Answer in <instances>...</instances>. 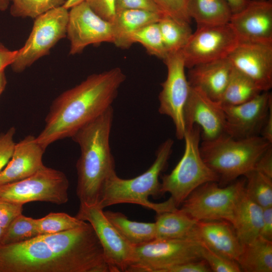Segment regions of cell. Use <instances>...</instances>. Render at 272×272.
Returning <instances> with one entry per match:
<instances>
[{
	"label": "cell",
	"instance_id": "3",
	"mask_svg": "<svg viewBox=\"0 0 272 272\" xmlns=\"http://www.w3.org/2000/svg\"><path fill=\"white\" fill-rule=\"evenodd\" d=\"M113 120L111 106L71 137L81 150L76 164L80 203L97 205L107 179L115 171L109 143Z\"/></svg>",
	"mask_w": 272,
	"mask_h": 272
},
{
	"label": "cell",
	"instance_id": "9",
	"mask_svg": "<svg viewBox=\"0 0 272 272\" xmlns=\"http://www.w3.org/2000/svg\"><path fill=\"white\" fill-rule=\"evenodd\" d=\"M202 259L200 245L191 238L155 239L134 247L127 272H163L169 267Z\"/></svg>",
	"mask_w": 272,
	"mask_h": 272
},
{
	"label": "cell",
	"instance_id": "29",
	"mask_svg": "<svg viewBox=\"0 0 272 272\" xmlns=\"http://www.w3.org/2000/svg\"><path fill=\"white\" fill-rule=\"evenodd\" d=\"M158 23L168 53L181 50L192 34L190 24L179 21L165 15Z\"/></svg>",
	"mask_w": 272,
	"mask_h": 272
},
{
	"label": "cell",
	"instance_id": "47",
	"mask_svg": "<svg viewBox=\"0 0 272 272\" xmlns=\"http://www.w3.org/2000/svg\"><path fill=\"white\" fill-rule=\"evenodd\" d=\"M85 0H66L63 7L68 10H70L72 7L81 3Z\"/></svg>",
	"mask_w": 272,
	"mask_h": 272
},
{
	"label": "cell",
	"instance_id": "37",
	"mask_svg": "<svg viewBox=\"0 0 272 272\" xmlns=\"http://www.w3.org/2000/svg\"><path fill=\"white\" fill-rule=\"evenodd\" d=\"M15 132V128L12 127L6 132L0 133V173L12 157L16 144L14 141Z\"/></svg>",
	"mask_w": 272,
	"mask_h": 272
},
{
	"label": "cell",
	"instance_id": "28",
	"mask_svg": "<svg viewBox=\"0 0 272 272\" xmlns=\"http://www.w3.org/2000/svg\"><path fill=\"white\" fill-rule=\"evenodd\" d=\"M261 92L251 79L233 67L225 89L218 102L222 106L236 105L250 100Z\"/></svg>",
	"mask_w": 272,
	"mask_h": 272
},
{
	"label": "cell",
	"instance_id": "50",
	"mask_svg": "<svg viewBox=\"0 0 272 272\" xmlns=\"http://www.w3.org/2000/svg\"><path fill=\"white\" fill-rule=\"evenodd\" d=\"M5 229L0 227V241L2 238V237L4 234Z\"/></svg>",
	"mask_w": 272,
	"mask_h": 272
},
{
	"label": "cell",
	"instance_id": "45",
	"mask_svg": "<svg viewBox=\"0 0 272 272\" xmlns=\"http://www.w3.org/2000/svg\"><path fill=\"white\" fill-rule=\"evenodd\" d=\"M260 135L269 143L272 144V106L269 109Z\"/></svg>",
	"mask_w": 272,
	"mask_h": 272
},
{
	"label": "cell",
	"instance_id": "22",
	"mask_svg": "<svg viewBox=\"0 0 272 272\" xmlns=\"http://www.w3.org/2000/svg\"><path fill=\"white\" fill-rule=\"evenodd\" d=\"M164 14L138 9H125L116 11L113 21V44L117 47L126 49L131 46L132 35L144 26L158 22Z\"/></svg>",
	"mask_w": 272,
	"mask_h": 272
},
{
	"label": "cell",
	"instance_id": "19",
	"mask_svg": "<svg viewBox=\"0 0 272 272\" xmlns=\"http://www.w3.org/2000/svg\"><path fill=\"white\" fill-rule=\"evenodd\" d=\"M189 238L218 254L235 261L243 247L233 226L225 220L197 221Z\"/></svg>",
	"mask_w": 272,
	"mask_h": 272
},
{
	"label": "cell",
	"instance_id": "21",
	"mask_svg": "<svg viewBox=\"0 0 272 272\" xmlns=\"http://www.w3.org/2000/svg\"><path fill=\"white\" fill-rule=\"evenodd\" d=\"M233 66L227 58L196 65L187 78L191 87L198 89L212 100L219 102L225 89Z\"/></svg>",
	"mask_w": 272,
	"mask_h": 272
},
{
	"label": "cell",
	"instance_id": "36",
	"mask_svg": "<svg viewBox=\"0 0 272 272\" xmlns=\"http://www.w3.org/2000/svg\"><path fill=\"white\" fill-rule=\"evenodd\" d=\"M162 13L180 22L190 24L187 0H155Z\"/></svg>",
	"mask_w": 272,
	"mask_h": 272
},
{
	"label": "cell",
	"instance_id": "11",
	"mask_svg": "<svg viewBox=\"0 0 272 272\" xmlns=\"http://www.w3.org/2000/svg\"><path fill=\"white\" fill-rule=\"evenodd\" d=\"M239 42L229 23L197 27L181 50L185 67L227 58Z\"/></svg>",
	"mask_w": 272,
	"mask_h": 272
},
{
	"label": "cell",
	"instance_id": "24",
	"mask_svg": "<svg viewBox=\"0 0 272 272\" xmlns=\"http://www.w3.org/2000/svg\"><path fill=\"white\" fill-rule=\"evenodd\" d=\"M104 213L120 235L131 246H140L155 239V222L131 221L118 212L106 211Z\"/></svg>",
	"mask_w": 272,
	"mask_h": 272
},
{
	"label": "cell",
	"instance_id": "8",
	"mask_svg": "<svg viewBox=\"0 0 272 272\" xmlns=\"http://www.w3.org/2000/svg\"><path fill=\"white\" fill-rule=\"evenodd\" d=\"M69 187L64 173L44 166L26 178L0 185V200L21 205L33 201L60 205L69 200Z\"/></svg>",
	"mask_w": 272,
	"mask_h": 272
},
{
	"label": "cell",
	"instance_id": "32",
	"mask_svg": "<svg viewBox=\"0 0 272 272\" xmlns=\"http://www.w3.org/2000/svg\"><path fill=\"white\" fill-rule=\"evenodd\" d=\"M131 42L132 44H142L150 54L163 60L168 54L158 22L148 24L137 31L132 35Z\"/></svg>",
	"mask_w": 272,
	"mask_h": 272
},
{
	"label": "cell",
	"instance_id": "48",
	"mask_svg": "<svg viewBox=\"0 0 272 272\" xmlns=\"http://www.w3.org/2000/svg\"><path fill=\"white\" fill-rule=\"evenodd\" d=\"M7 84V79L4 71L0 73V95L4 91Z\"/></svg>",
	"mask_w": 272,
	"mask_h": 272
},
{
	"label": "cell",
	"instance_id": "44",
	"mask_svg": "<svg viewBox=\"0 0 272 272\" xmlns=\"http://www.w3.org/2000/svg\"><path fill=\"white\" fill-rule=\"evenodd\" d=\"M18 50H10L0 43V73L4 72L5 68L15 61Z\"/></svg>",
	"mask_w": 272,
	"mask_h": 272
},
{
	"label": "cell",
	"instance_id": "27",
	"mask_svg": "<svg viewBox=\"0 0 272 272\" xmlns=\"http://www.w3.org/2000/svg\"><path fill=\"white\" fill-rule=\"evenodd\" d=\"M241 271H272V241L258 236L251 242L243 245L236 260Z\"/></svg>",
	"mask_w": 272,
	"mask_h": 272
},
{
	"label": "cell",
	"instance_id": "14",
	"mask_svg": "<svg viewBox=\"0 0 272 272\" xmlns=\"http://www.w3.org/2000/svg\"><path fill=\"white\" fill-rule=\"evenodd\" d=\"M70 10L66 36L70 54L80 53L91 44L113 43L112 23L96 14L85 1Z\"/></svg>",
	"mask_w": 272,
	"mask_h": 272
},
{
	"label": "cell",
	"instance_id": "17",
	"mask_svg": "<svg viewBox=\"0 0 272 272\" xmlns=\"http://www.w3.org/2000/svg\"><path fill=\"white\" fill-rule=\"evenodd\" d=\"M227 58L262 92L271 88L272 44L240 41Z\"/></svg>",
	"mask_w": 272,
	"mask_h": 272
},
{
	"label": "cell",
	"instance_id": "2",
	"mask_svg": "<svg viewBox=\"0 0 272 272\" xmlns=\"http://www.w3.org/2000/svg\"><path fill=\"white\" fill-rule=\"evenodd\" d=\"M126 78L119 67L89 76L59 95L52 102L45 125L36 137L46 150L52 143L72 136L108 108Z\"/></svg>",
	"mask_w": 272,
	"mask_h": 272
},
{
	"label": "cell",
	"instance_id": "18",
	"mask_svg": "<svg viewBox=\"0 0 272 272\" xmlns=\"http://www.w3.org/2000/svg\"><path fill=\"white\" fill-rule=\"evenodd\" d=\"M229 24L240 41L272 44V0H249Z\"/></svg>",
	"mask_w": 272,
	"mask_h": 272
},
{
	"label": "cell",
	"instance_id": "42",
	"mask_svg": "<svg viewBox=\"0 0 272 272\" xmlns=\"http://www.w3.org/2000/svg\"><path fill=\"white\" fill-rule=\"evenodd\" d=\"M253 170L272 178V145L259 157Z\"/></svg>",
	"mask_w": 272,
	"mask_h": 272
},
{
	"label": "cell",
	"instance_id": "34",
	"mask_svg": "<svg viewBox=\"0 0 272 272\" xmlns=\"http://www.w3.org/2000/svg\"><path fill=\"white\" fill-rule=\"evenodd\" d=\"M39 235L50 234L69 230L83 225L85 221L64 213H50L35 219Z\"/></svg>",
	"mask_w": 272,
	"mask_h": 272
},
{
	"label": "cell",
	"instance_id": "1",
	"mask_svg": "<svg viewBox=\"0 0 272 272\" xmlns=\"http://www.w3.org/2000/svg\"><path fill=\"white\" fill-rule=\"evenodd\" d=\"M0 272H110L92 226L0 245Z\"/></svg>",
	"mask_w": 272,
	"mask_h": 272
},
{
	"label": "cell",
	"instance_id": "15",
	"mask_svg": "<svg viewBox=\"0 0 272 272\" xmlns=\"http://www.w3.org/2000/svg\"><path fill=\"white\" fill-rule=\"evenodd\" d=\"M272 95L263 91L245 103L222 106L226 121V134L235 139L260 135L269 109Z\"/></svg>",
	"mask_w": 272,
	"mask_h": 272
},
{
	"label": "cell",
	"instance_id": "39",
	"mask_svg": "<svg viewBox=\"0 0 272 272\" xmlns=\"http://www.w3.org/2000/svg\"><path fill=\"white\" fill-rule=\"evenodd\" d=\"M23 206L0 200V227L6 229L17 217L22 214Z\"/></svg>",
	"mask_w": 272,
	"mask_h": 272
},
{
	"label": "cell",
	"instance_id": "10",
	"mask_svg": "<svg viewBox=\"0 0 272 272\" xmlns=\"http://www.w3.org/2000/svg\"><path fill=\"white\" fill-rule=\"evenodd\" d=\"M69 11L63 6L53 9L35 19L31 32L24 45L18 50L11 64L16 73H21L40 58L66 36Z\"/></svg>",
	"mask_w": 272,
	"mask_h": 272
},
{
	"label": "cell",
	"instance_id": "20",
	"mask_svg": "<svg viewBox=\"0 0 272 272\" xmlns=\"http://www.w3.org/2000/svg\"><path fill=\"white\" fill-rule=\"evenodd\" d=\"M45 151L36 137L32 135L16 143L11 160L0 173V185L20 181L36 173L44 166Z\"/></svg>",
	"mask_w": 272,
	"mask_h": 272
},
{
	"label": "cell",
	"instance_id": "7",
	"mask_svg": "<svg viewBox=\"0 0 272 272\" xmlns=\"http://www.w3.org/2000/svg\"><path fill=\"white\" fill-rule=\"evenodd\" d=\"M245 183V178L224 187L217 182L204 183L188 196L180 210L196 221L225 220L232 224Z\"/></svg>",
	"mask_w": 272,
	"mask_h": 272
},
{
	"label": "cell",
	"instance_id": "49",
	"mask_svg": "<svg viewBox=\"0 0 272 272\" xmlns=\"http://www.w3.org/2000/svg\"><path fill=\"white\" fill-rule=\"evenodd\" d=\"M12 0H0V11H5L8 9Z\"/></svg>",
	"mask_w": 272,
	"mask_h": 272
},
{
	"label": "cell",
	"instance_id": "31",
	"mask_svg": "<svg viewBox=\"0 0 272 272\" xmlns=\"http://www.w3.org/2000/svg\"><path fill=\"white\" fill-rule=\"evenodd\" d=\"M39 235L35 219L22 214L17 217L5 229L0 245L13 244L31 239Z\"/></svg>",
	"mask_w": 272,
	"mask_h": 272
},
{
	"label": "cell",
	"instance_id": "5",
	"mask_svg": "<svg viewBox=\"0 0 272 272\" xmlns=\"http://www.w3.org/2000/svg\"><path fill=\"white\" fill-rule=\"evenodd\" d=\"M271 145L260 135L235 139L224 134L200 144L201 157L219 177V184H228L253 169L262 153Z\"/></svg>",
	"mask_w": 272,
	"mask_h": 272
},
{
	"label": "cell",
	"instance_id": "41",
	"mask_svg": "<svg viewBox=\"0 0 272 272\" xmlns=\"http://www.w3.org/2000/svg\"><path fill=\"white\" fill-rule=\"evenodd\" d=\"M212 271L203 259L193 260L165 269L163 272H209Z\"/></svg>",
	"mask_w": 272,
	"mask_h": 272
},
{
	"label": "cell",
	"instance_id": "43",
	"mask_svg": "<svg viewBox=\"0 0 272 272\" xmlns=\"http://www.w3.org/2000/svg\"><path fill=\"white\" fill-rule=\"evenodd\" d=\"M259 237L272 241V207L263 209Z\"/></svg>",
	"mask_w": 272,
	"mask_h": 272
},
{
	"label": "cell",
	"instance_id": "38",
	"mask_svg": "<svg viewBox=\"0 0 272 272\" xmlns=\"http://www.w3.org/2000/svg\"><path fill=\"white\" fill-rule=\"evenodd\" d=\"M90 8L102 18L112 22L116 12V0H85Z\"/></svg>",
	"mask_w": 272,
	"mask_h": 272
},
{
	"label": "cell",
	"instance_id": "16",
	"mask_svg": "<svg viewBox=\"0 0 272 272\" xmlns=\"http://www.w3.org/2000/svg\"><path fill=\"white\" fill-rule=\"evenodd\" d=\"M185 128L194 124L201 130V139L209 141L227 134L223 110L215 101L198 89L190 87L188 97L183 110Z\"/></svg>",
	"mask_w": 272,
	"mask_h": 272
},
{
	"label": "cell",
	"instance_id": "30",
	"mask_svg": "<svg viewBox=\"0 0 272 272\" xmlns=\"http://www.w3.org/2000/svg\"><path fill=\"white\" fill-rule=\"evenodd\" d=\"M244 176L247 195L263 209L272 207V178L255 170Z\"/></svg>",
	"mask_w": 272,
	"mask_h": 272
},
{
	"label": "cell",
	"instance_id": "6",
	"mask_svg": "<svg viewBox=\"0 0 272 272\" xmlns=\"http://www.w3.org/2000/svg\"><path fill=\"white\" fill-rule=\"evenodd\" d=\"M183 139L185 149L181 159L169 174L161 177V195L169 193L177 208L199 186L209 182L219 181L218 175L201 157L200 127L194 124L186 128Z\"/></svg>",
	"mask_w": 272,
	"mask_h": 272
},
{
	"label": "cell",
	"instance_id": "13",
	"mask_svg": "<svg viewBox=\"0 0 272 272\" xmlns=\"http://www.w3.org/2000/svg\"><path fill=\"white\" fill-rule=\"evenodd\" d=\"M163 61L167 75L161 84L158 111L171 118L175 125L176 138L183 140L185 131L183 110L190 86L185 73L186 67L181 50L168 53Z\"/></svg>",
	"mask_w": 272,
	"mask_h": 272
},
{
	"label": "cell",
	"instance_id": "26",
	"mask_svg": "<svg viewBox=\"0 0 272 272\" xmlns=\"http://www.w3.org/2000/svg\"><path fill=\"white\" fill-rule=\"evenodd\" d=\"M196 222L178 209L156 214L155 239L189 238Z\"/></svg>",
	"mask_w": 272,
	"mask_h": 272
},
{
	"label": "cell",
	"instance_id": "12",
	"mask_svg": "<svg viewBox=\"0 0 272 272\" xmlns=\"http://www.w3.org/2000/svg\"><path fill=\"white\" fill-rule=\"evenodd\" d=\"M76 217L92 226L102 247L110 272H127L133 259L134 247L120 235L97 205L80 203Z\"/></svg>",
	"mask_w": 272,
	"mask_h": 272
},
{
	"label": "cell",
	"instance_id": "33",
	"mask_svg": "<svg viewBox=\"0 0 272 272\" xmlns=\"http://www.w3.org/2000/svg\"><path fill=\"white\" fill-rule=\"evenodd\" d=\"M66 0H12L10 13L15 17L35 19L53 9L63 6Z\"/></svg>",
	"mask_w": 272,
	"mask_h": 272
},
{
	"label": "cell",
	"instance_id": "23",
	"mask_svg": "<svg viewBox=\"0 0 272 272\" xmlns=\"http://www.w3.org/2000/svg\"><path fill=\"white\" fill-rule=\"evenodd\" d=\"M263 208L253 201L244 190L236 207L232 225L242 246L259 235Z\"/></svg>",
	"mask_w": 272,
	"mask_h": 272
},
{
	"label": "cell",
	"instance_id": "25",
	"mask_svg": "<svg viewBox=\"0 0 272 272\" xmlns=\"http://www.w3.org/2000/svg\"><path fill=\"white\" fill-rule=\"evenodd\" d=\"M187 8L197 27L229 23L233 14L226 0H187Z\"/></svg>",
	"mask_w": 272,
	"mask_h": 272
},
{
	"label": "cell",
	"instance_id": "35",
	"mask_svg": "<svg viewBox=\"0 0 272 272\" xmlns=\"http://www.w3.org/2000/svg\"><path fill=\"white\" fill-rule=\"evenodd\" d=\"M200 245L201 257L207 262L211 271L214 272L242 271L236 261L224 257L212 251L205 245L201 244Z\"/></svg>",
	"mask_w": 272,
	"mask_h": 272
},
{
	"label": "cell",
	"instance_id": "40",
	"mask_svg": "<svg viewBox=\"0 0 272 272\" xmlns=\"http://www.w3.org/2000/svg\"><path fill=\"white\" fill-rule=\"evenodd\" d=\"M116 9H138L163 14L155 0H116Z\"/></svg>",
	"mask_w": 272,
	"mask_h": 272
},
{
	"label": "cell",
	"instance_id": "4",
	"mask_svg": "<svg viewBox=\"0 0 272 272\" xmlns=\"http://www.w3.org/2000/svg\"><path fill=\"white\" fill-rule=\"evenodd\" d=\"M174 141L168 139L162 143L156 153L151 167L142 174L131 179H122L112 173L107 179L97 206L102 209L119 203H133L154 211L156 214L178 209L173 199L160 203L151 202L149 197L160 196L159 177L165 169L172 152Z\"/></svg>",
	"mask_w": 272,
	"mask_h": 272
},
{
	"label": "cell",
	"instance_id": "46",
	"mask_svg": "<svg viewBox=\"0 0 272 272\" xmlns=\"http://www.w3.org/2000/svg\"><path fill=\"white\" fill-rule=\"evenodd\" d=\"M233 13L243 10L248 4L249 0H226Z\"/></svg>",
	"mask_w": 272,
	"mask_h": 272
}]
</instances>
